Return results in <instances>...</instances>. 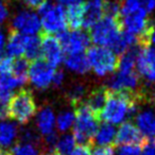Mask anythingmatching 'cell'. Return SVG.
<instances>
[{"label": "cell", "instance_id": "obj_1", "mask_svg": "<svg viewBox=\"0 0 155 155\" xmlns=\"http://www.w3.org/2000/svg\"><path fill=\"white\" fill-rule=\"evenodd\" d=\"M74 108L75 119L73 123V138L75 142L91 147L99 127V120L101 119L83 102L74 106Z\"/></svg>", "mask_w": 155, "mask_h": 155}, {"label": "cell", "instance_id": "obj_2", "mask_svg": "<svg viewBox=\"0 0 155 155\" xmlns=\"http://www.w3.org/2000/svg\"><path fill=\"white\" fill-rule=\"evenodd\" d=\"M122 32L123 29L120 20L104 16L91 28L89 39L96 46L105 47L114 51L120 41Z\"/></svg>", "mask_w": 155, "mask_h": 155}, {"label": "cell", "instance_id": "obj_3", "mask_svg": "<svg viewBox=\"0 0 155 155\" xmlns=\"http://www.w3.org/2000/svg\"><path fill=\"white\" fill-rule=\"evenodd\" d=\"M38 13L41 15V25L43 31L41 33L45 34H60L65 31L67 27L66 14L64 8L61 5H55L52 2H45L41 8H38Z\"/></svg>", "mask_w": 155, "mask_h": 155}, {"label": "cell", "instance_id": "obj_4", "mask_svg": "<svg viewBox=\"0 0 155 155\" xmlns=\"http://www.w3.org/2000/svg\"><path fill=\"white\" fill-rule=\"evenodd\" d=\"M36 113V103L32 93L21 89L12 96L9 102V117L19 123H27Z\"/></svg>", "mask_w": 155, "mask_h": 155}, {"label": "cell", "instance_id": "obj_5", "mask_svg": "<svg viewBox=\"0 0 155 155\" xmlns=\"http://www.w3.org/2000/svg\"><path fill=\"white\" fill-rule=\"evenodd\" d=\"M86 56L91 68L100 77L114 72L118 67V56L108 48L94 46L88 48Z\"/></svg>", "mask_w": 155, "mask_h": 155}, {"label": "cell", "instance_id": "obj_6", "mask_svg": "<svg viewBox=\"0 0 155 155\" xmlns=\"http://www.w3.org/2000/svg\"><path fill=\"white\" fill-rule=\"evenodd\" d=\"M62 49L68 54L84 52L89 46V36L82 31H63L58 35Z\"/></svg>", "mask_w": 155, "mask_h": 155}, {"label": "cell", "instance_id": "obj_7", "mask_svg": "<svg viewBox=\"0 0 155 155\" xmlns=\"http://www.w3.org/2000/svg\"><path fill=\"white\" fill-rule=\"evenodd\" d=\"M55 68L46 61L38 58L33 61L29 68V79L31 83L38 89H45L52 84Z\"/></svg>", "mask_w": 155, "mask_h": 155}, {"label": "cell", "instance_id": "obj_8", "mask_svg": "<svg viewBox=\"0 0 155 155\" xmlns=\"http://www.w3.org/2000/svg\"><path fill=\"white\" fill-rule=\"evenodd\" d=\"M41 49L43 60L52 67L55 68L62 63L64 51L58 39L53 35L41 33Z\"/></svg>", "mask_w": 155, "mask_h": 155}, {"label": "cell", "instance_id": "obj_9", "mask_svg": "<svg viewBox=\"0 0 155 155\" xmlns=\"http://www.w3.org/2000/svg\"><path fill=\"white\" fill-rule=\"evenodd\" d=\"M139 85V75L135 70L131 72H119L110 78L107 88L117 93H135Z\"/></svg>", "mask_w": 155, "mask_h": 155}, {"label": "cell", "instance_id": "obj_10", "mask_svg": "<svg viewBox=\"0 0 155 155\" xmlns=\"http://www.w3.org/2000/svg\"><path fill=\"white\" fill-rule=\"evenodd\" d=\"M41 19L35 13L32 12H20L18 15L14 17L13 30L25 35L33 36L36 33L41 32Z\"/></svg>", "mask_w": 155, "mask_h": 155}, {"label": "cell", "instance_id": "obj_11", "mask_svg": "<svg viewBox=\"0 0 155 155\" xmlns=\"http://www.w3.org/2000/svg\"><path fill=\"white\" fill-rule=\"evenodd\" d=\"M136 67L141 77L150 82H155V48L147 47L140 50Z\"/></svg>", "mask_w": 155, "mask_h": 155}, {"label": "cell", "instance_id": "obj_12", "mask_svg": "<svg viewBox=\"0 0 155 155\" xmlns=\"http://www.w3.org/2000/svg\"><path fill=\"white\" fill-rule=\"evenodd\" d=\"M148 140L141 135L138 127L132 122H124L120 125L118 131L116 132L114 144L115 146H123V144H146Z\"/></svg>", "mask_w": 155, "mask_h": 155}, {"label": "cell", "instance_id": "obj_13", "mask_svg": "<svg viewBox=\"0 0 155 155\" xmlns=\"http://www.w3.org/2000/svg\"><path fill=\"white\" fill-rule=\"evenodd\" d=\"M29 35H25L15 30H11L8 36V44L5 50L10 58H24Z\"/></svg>", "mask_w": 155, "mask_h": 155}, {"label": "cell", "instance_id": "obj_14", "mask_svg": "<svg viewBox=\"0 0 155 155\" xmlns=\"http://www.w3.org/2000/svg\"><path fill=\"white\" fill-rule=\"evenodd\" d=\"M104 0H88L84 2V17L83 26L86 29H91L103 16Z\"/></svg>", "mask_w": 155, "mask_h": 155}, {"label": "cell", "instance_id": "obj_15", "mask_svg": "<svg viewBox=\"0 0 155 155\" xmlns=\"http://www.w3.org/2000/svg\"><path fill=\"white\" fill-rule=\"evenodd\" d=\"M139 132L147 140H155V114L152 110H144L136 116Z\"/></svg>", "mask_w": 155, "mask_h": 155}, {"label": "cell", "instance_id": "obj_16", "mask_svg": "<svg viewBox=\"0 0 155 155\" xmlns=\"http://www.w3.org/2000/svg\"><path fill=\"white\" fill-rule=\"evenodd\" d=\"M108 91H110V89L107 87H104V86L97 87V88H95L89 94V96L87 97L86 102H85V104L99 117L101 115V112L103 110L104 105H105Z\"/></svg>", "mask_w": 155, "mask_h": 155}, {"label": "cell", "instance_id": "obj_17", "mask_svg": "<svg viewBox=\"0 0 155 155\" xmlns=\"http://www.w3.org/2000/svg\"><path fill=\"white\" fill-rule=\"evenodd\" d=\"M65 14H66V24L71 29V31L79 30L83 26L84 2L81 1V2L68 5Z\"/></svg>", "mask_w": 155, "mask_h": 155}, {"label": "cell", "instance_id": "obj_18", "mask_svg": "<svg viewBox=\"0 0 155 155\" xmlns=\"http://www.w3.org/2000/svg\"><path fill=\"white\" fill-rule=\"evenodd\" d=\"M140 50L141 49L139 48V46L135 45L133 47L129 48L122 54H120V56L118 58V67H117L119 72H131V71H134L137 56L139 54Z\"/></svg>", "mask_w": 155, "mask_h": 155}, {"label": "cell", "instance_id": "obj_19", "mask_svg": "<svg viewBox=\"0 0 155 155\" xmlns=\"http://www.w3.org/2000/svg\"><path fill=\"white\" fill-rule=\"evenodd\" d=\"M65 65L69 70L77 73H86L91 68L87 56L84 52L68 54L65 58Z\"/></svg>", "mask_w": 155, "mask_h": 155}, {"label": "cell", "instance_id": "obj_20", "mask_svg": "<svg viewBox=\"0 0 155 155\" xmlns=\"http://www.w3.org/2000/svg\"><path fill=\"white\" fill-rule=\"evenodd\" d=\"M54 125H55V117L50 107H45L39 112L37 116V127L41 133L45 136L54 133Z\"/></svg>", "mask_w": 155, "mask_h": 155}, {"label": "cell", "instance_id": "obj_21", "mask_svg": "<svg viewBox=\"0 0 155 155\" xmlns=\"http://www.w3.org/2000/svg\"><path fill=\"white\" fill-rule=\"evenodd\" d=\"M29 68L30 64L29 61L25 58H18L13 60L11 73L16 80L18 81L19 85H25L29 80Z\"/></svg>", "mask_w": 155, "mask_h": 155}, {"label": "cell", "instance_id": "obj_22", "mask_svg": "<svg viewBox=\"0 0 155 155\" xmlns=\"http://www.w3.org/2000/svg\"><path fill=\"white\" fill-rule=\"evenodd\" d=\"M115 137H116V130H115L114 125L110 124V123L103 122L98 127L94 140L100 147L110 146L112 143H114Z\"/></svg>", "mask_w": 155, "mask_h": 155}, {"label": "cell", "instance_id": "obj_23", "mask_svg": "<svg viewBox=\"0 0 155 155\" xmlns=\"http://www.w3.org/2000/svg\"><path fill=\"white\" fill-rule=\"evenodd\" d=\"M17 137V127L12 122L0 123V148L10 147Z\"/></svg>", "mask_w": 155, "mask_h": 155}, {"label": "cell", "instance_id": "obj_24", "mask_svg": "<svg viewBox=\"0 0 155 155\" xmlns=\"http://www.w3.org/2000/svg\"><path fill=\"white\" fill-rule=\"evenodd\" d=\"M24 56H26V60L32 61V62L41 58V37L34 36V35L29 36Z\"/></svg>", "mask_w": 155, "mask_h": 155}, {"label": "cell", "instance_id": "obj_25", "mask_svg": "<svg viewBox=\"0 0 155 155\" xmlns=\"http://www.w3.org/2000/svg\"><path fill=\"white\" fill-rule=\"evenodd\" d=\"M55 152L61 155H69L75 148V140L72 135H65L58 140L55 144Z\"/></svg>", "mask_w": 155, "mask_h": 155}, {"label": "cell", "instance_id": "obj_26", "mask_svg": "<svg viewBox=\"0 0 155 155\" xmlns=\"http://www.w3.org/2000/svg\"><path fill=\"white\" fill-rule=\"evenodd\" d=\"M103 14L106 17L120 20L121 2H119L117 0H104Z\"/></svg>", "mask_w": 155, "mask_h": 155}, {"label": "cell", "instance_id": "obj_27", "mask_svg": "<svg viewBox=\"0 0 155 155\" xmlns=\"http://www.w3.org/2000/svg\"><path fill=\"white\" fill-rule=\"evenodd\" d=\"M74 114L71 112H63L58 115V117L56 118V127L61 132H66L67 130H69L74 123Z\"/></svg>", "mask_w": 155, "mask_h": 155}, {"label": "cell", "instance_id": "obj_28", "mask_svg": "<svg viewBox=\"0 0 155 155\" xmlns=\"http://www.w3.org/2000/svg\"><path fill=\"white\" fill-rule=\"evenodd\" d=\"M20 86L18 81L12 75L11 72L0 73V91H9Z\"/></svg>", "mask_w": 155, "mask_h": 155}, {"label": "cell", "instance_id": "obj_29", "mask_svg": "<svg viewBox=\"0 0 155 155\" xmlns=\"http://www.w3.org/2000/svg\"><path fill=\"white\" fill-rule=\"evenodd\" d=\"M12 155H39V153L33 143L21 142L14 147Z\"/></svg>", "mask_w": 155, "mask_h": 155}, {"label": "cell", "instance_id": "obj_30", "mask_svg": "<svg viewBox=\"0 0 155 155\" xmlns=\"http://www.w3.org/2000/svg\"><path fill=\"white\" fill-rule=\"evenodd\" d=\"M84 95H85L84 86H82V85H75V86H73L69 91L68 99L73 104V106H77L80 103H82V99L84 97Z\"/></svg>", "mask_w": 155, "mask_h": 155}, {"label": "cell", "instance_id": "obj_31", "mask_svg": "<svg viewBox=\"0 0 155 155\" xmlns=\"http://www.w3.org/2000/svg\"><path fill=\"white\" fill-rule=\"evenodd\" d=\"M143 144L131 143V144H123L118 149V155H140L143 149Z\"/></svg>", "mask_w": 155, "mask_h": 155}, {"label": "cell", "instance_id": "obj_32", "mask_svg": "<svg viewBox=\"0 0 155 155\" xmlns=\"http://www.w3.org/2000/svg\"><path fill=\"white\" fill-rule=\"evenodd\" d=\"M91 155H114V147L103 146L97 147L91 152Z\"/></svg>", "mask_w": 155, "mask_h": 155}, {"label": "cell", "instance_id": "obj_33", "mask_svg": "<svg viewBox=\"0 0 155 155\" xmlns=\"http://www.w3.org/2000/svg\"><path fill=\"white\" fill-rule=\"evenodd\" d=\"M91 146L80 144V146L75 147L69 155H91Z\"/></svg>", "mask_w": 155, "mask_h": 155}, {"label": "cell", "instance_id": "obj_34", "mask_svg": "<svg viewBox=\"0 0 155 155\" xmlns=\"http://www.w3.org/2000/svg\"><path fill=\"white\" fill-rule=\"evenodd\" d=\"M141 155H155V140H149L144 144Z\"/></svg>", "mask_w": 155, "mask_h": 155}, {"label": "cell", "instance_id": "obj_35", "mask_svg": "<svg viewBox=\"0 0 155 155\" xmlns=\"http://www.w3.org/2000/svg\"><path fill=\"white\" fill-rule=\"evenodd\" d=\"M9 116V102L0 100V120H5Z\"/></svg>", "mask_w": 155, "mask_h": 155}, {"label": "cell", "instance_id": "obj_36", "mask_svg": "<svg viewBox=\"0 0 155 155\" xmlns=\"http://www.w3.org/2000/svg\"><path fill=\"white\" fill-rule=\"evenodd\" d=\"M140 5H141L142 9L147 12V13H150V12L154 11L155 9V0H139Z\"/></svg>", "mask_w": 155, "mask_h": 155}, {"label": "cell", "instance_id": "obj_37", "mask_svg": "<svg viewBox=\"0 0 155 155\" xmlns=\"http://www.w3.org/2000/svg\"><path fill=\"white\" fill-rule=\"evenodd\" d=\"M28 7L33 8V9H38L45 2H47L48 0H22Z\"/></svg>", "mask_w": 155, "mask_h": 155}, {"label": "cell", "instance_id": "obj_38", "mask_svg": "<svg viewBox=\"0 0 155 155\" xmlns=\"http://www.w3.org/2000/svg\"><path fill=\"white\" fill-rule=\"evenodd\" d=\"M63 80H64V73H63V71L58 70V71H55V72H54L53 80H52V84H53L54 86L58 87L63 83Z\"/></svg>", "mask_w": 155, "mask_h": 155}, {"label": "cell", "instance_id": "obj_39", "mask_svg": "<svg viewBox=\"0 0 155 155\" xmlns=\"http://www.w3.org/2000/svg\"><path fill=\"white\" fill-rule=\"evenodd\" d=\"M8 15H9V13H8L7 7H5V3L0 0V25L5 21V19L8 18Z\"/></svg>", "mask_w": 155, "mask_h": 155}, {"label": "cell", "instance_id": "obj_40", "mask_svg": "<svg viewBox=\"0 0 155 155\" xmlns=\"http://www.w3.org/2000/svg\"><path fill=\"white\" fill-rule=\"evenodd\" d=\"M5 34H3V33H2V31L0 30V58H2L3 50H5Z\"/></svg>", "mask_w": 155, "mask_h": 155}, {"label": "cell", "instance_id": "obj_41", "mask_svg": "<svg viewBox=\"0 0 155 155\" xmlns=\"http://www.w3.org/2000/svg\"><path fill=\"white\" fill-rule=\"evenodd\" d=\"M61 5H74V3L78 2H81L82 0H56Z\"/></svg>", "mask_w": 155, "mask_h": 155}, {"label": "cell", "instance_id": "obj_42", "mask_svg": "<svg viewBox=\"0 0 155 155\" xmlns=\"http://www.w3.org/2000/svg\"><path fill=\"white\" fill-rule=\"evenodd\" d=\"M150 46H152V48H155V29L150 36Z\"/></svg>", "mask_w": 155, "mask_h": 155}, {"label": "cell", "instance_id": "obj_43", "mask_svg": "<svg viewBox=\"0 0 155 155\" xmlns=\"http://www.w3.org/2000/svg\"><path fill=\"white\" fill-rule=\"evenodd\" d=\"M0 155H12V153L8 151H0Z\"/></svg>", "mask_w": 155, "mask_h": 155}, {"label": "cell", "instance_id": "obj_44", "mask_svg": "<svg viewBox=\"0 0 155 155\" xmlns=\"http://www.w3.org/2000/svg\"><path fill=\"white\" fill-rule=\"evenodd\" d=\"M45 155H61V154H58V152H55V151H54V152H52V153H47V154H45Z\"/></svg>", "mask_w": 155, "mask_h": 155}, {"label": "cell", "instance_id": "obj_45", "mask_svg": "<svg viewBox=\"0 0 155 155\" xmlns=\"http://www.w3.org/2000/svg\"><path fill=\"white\" fill-rule=\"evenodd\" d=\"M154 101H155V97H154Z\"/></svg>", "mask_w": 155, "mask_h": 155}]
</instances>
